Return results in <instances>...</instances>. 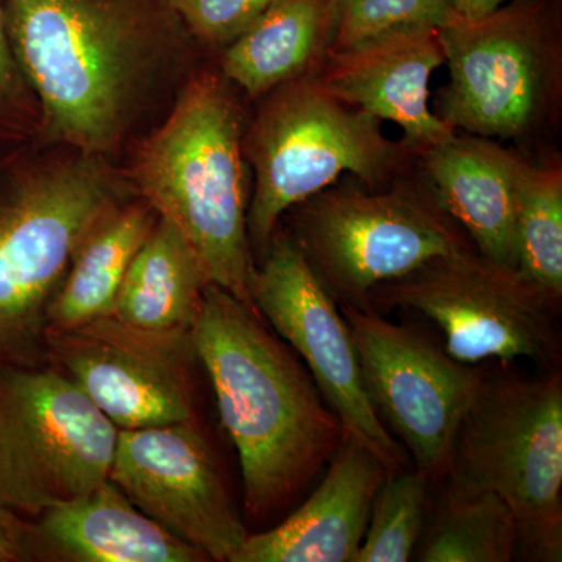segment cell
I'll return each instance as SVG.
<instances>
[{"mask_svg":"<svg viewBox=\"0 0 562 562\" xmlns=\"http://www.w3.org/2000/svg\"><path fill=\"white\" fill-rule=\"evenodd\" d=\"M443 482L505 501L516 520V557L561 561V372L483 379L458 428Z\"/></svg>","mask_w":562,"mask_h":562,"instance_id":"5","label":"cell"},{"mask_svg":"<svg viewBox=\"0 0 562 562\" xmlns=\"http://www.w3.org/2000/svg\"><path fill=\"white\" fill-rule=\"evenodd\" d=\"M25 527L27 517L0 505V562H29Z\"/></svg>","mask_w":562,"mask_h":562,"instance_id":"28","label":"cell"},{"mask_svg":"<svg viewBox=\"0 0 562 562\" xmlns=\"http://www.w3.org/2000/svg\"><path fill=\"white\" fill-rule=\"evenodd\" d=\"M109 480L209 561L232 562L249 535L199 422L120 430Z\"/></svg>","mask_w":562,"mask_h":562,"instance_id":"14","label":"cell"},{"mask_svg":"<svg viewBox=\"0 0 562 562\" xmlns=\"http://www.w3.org/2000/svg\"><path fill=\"white\" fill-rule=\"evenodd\" d=\"M250 297L262 319L306 362L347 436L379 458L387 472L403 471L405 450L372 406L341 308L290 236H273L251 276Z\"/></svg>","mask_w":562,"mask_h":562,"instance_id":"12","label":"cell"},{"mask_svg":"<svg viewBox=\"0 0 562 562\" xmlns=\"http://www.w3.org/2000/svg\"><path fill=\"white\" fill-rule=\"evenodd\" d=\"M243 140L255 172L247 210L251 251L265 258L284 213L327 190L344 173L376 188L401 166L405 144L383 135L380 120L328 94L314 77L269 92Z\"/></svg>","mask_w":562,"mask_h":562,"instance_id":"6","label":"cell"},{"mask_svg":"<svg viewBox=\"0 0 562 562\" xmlns=\"http://www.w3.org/2000/svg\"><path fill=\"white\" fill-rule=\"evenodd\" d=\"M517 269L553 297L562 295V173L525 165L516 209Z\"/></svg>","mask_w":562,"mask_h":562,"instance_id":"23","label":"cell"},{"mask_svg":"<svg viewBox=\"0 0 562 562\" xmlns=\"http://www.w3.org/2000/svg\"><path fill=\"white\" fill-rule=\"evenodd\" d=\"M443 63L438 29L419 25L328 52L314 79L338 101L397 124L403 144L424 154L457 133L428 106L432 72Z\"/></svg>","mask_w":562,"mask_h":562,"instance_id":"15","label":"cell"},{"mask_svg":"<svg viewBox=\"0 0 562 562\" xmlns=\"http://www.w3.org/2000/svg\"><path fill=\"white\" fill-rule=\"evenodd\" d=\"M209 283L183 233L158 216L122 281L113 316L144 331L192 333Z\"/></svg>","mask_w":562,"mask_h":562,"instance_id":"20","label":"cell"},{"mask_svg":"<svg viewBox=\"0 0 562 562\" xmlns=\"http://www.w3.org/2000/svg\"><path fill=\"white\" fill-rule=\"evenodd\" d=\"M117 435L54 366L0 364V505L32 519L98 490Z\"/></svg>","mask_w":562,"mask_h":562,"instance_id":"7","label":"cell"},{"mask_svg":"<svg viewBox=\"0 0 562 562\" xmlns=\"http://www.w3.org/2000/svg\"><path fill=\"white\" fill-rule=\"evenodd\" d=\"M192 40L227 47L276 0H168Z\"/></svg>","mask_w":562,"mask_h":562,"instance_id":"26","label":"cell"},{"mask_svg":"<svg viewBox=\"0 0 562 562\" xmlns=\"http://www.w3.org/2000/svg\"><path fill=\"white\" fill-rule=\"evenodd\" d=\"M452 18L447 0H338V25L330 52L350 49L401 29H439Z\"/></svg>","mask_w":562,"mask_h":562,"instance_id":"25","label":"cell"},{"mask_svg":"<svg viewBox=\"0 0 562 562\" xmlns=\"http://www.w3.org/2000/svg\"><path fill=\"white\" fill-rule=\"evenodd\" d=\"M47 355L117 430L199 422L192 333L144 331L111 314L49 333Z\"/></svg>","mask_w":562,"mask_h":562,"instance_id":"13","label":"cell"},{"mask_svg":"<svg viewBox=\"0 0 562 562\" xmlns=\"http://www.w3.org/2000/svg\"><path fill=\"white\" fill-rule=\"evenodd\" d=\"M47 143L103 157L192 40L168 0H0Z\"/></svg>","mask_w":562,"mask_h":562,"instance_id":"1","label":"cell"},{"mask_svg":"<svg viewBox=\"0 0 562 562\" xmlns=\"http://www.w3.org/2000/svg\"><path fill=\"white\" fill-rule=\"evenodd\" d=\"M243 157L238 106L220 77L201 72L144 140L133 177L140 199L183 233L211 283L255 308Z\"/></svg>","mask_w":562,"mask_h":562,"instance_id":"4","label":"cell"},{"mask_svg":"<svg viewBox=\"0 0 562 562\" xmlns=\"http://www.w3.org/2000/svg\"><path fill=\"white\" fill-rule=\"evenodd\" d=\"M431 483L419 469L387 473L373 497L368 528L353 562L413 560L425 527Z\"/></svg>","mask_w":562,"mask_h":562,"instance_id":"24","label":"cell"},{"mask_svg":"<svg viewBox=\"0 0 562 562\" xmlns=\"http://www.w3.org/2000/svg\"><path fill=\"white\" fill-rule=\"evenodd\" d=\"M157 220L144 199H131L87 236L50 303L47 335L113 314L122 281Z\"/></svg>","mask_w":562,"mask_h":562,"instance_id":"21","label":"cell"},{"mask_svg":"<svg viewBox=\"0 0 562 562\" xmlns=\"http://www.w3.org/2000/svg\"><path fill=\"white\" fill-rule=\"evenodd\" d=\"M558 302L519 269L473 250L428 262L369 297L372 308L409 310L438 325L447 353L464 364L524 358L546 368L560 361Z\"/></svg>","mask_w":562,"mask_h":562,"instance_id":"9","label":"cell"},{"mask_svg":"<svg viewBox=\"0 0 562 562\" xmlns=\"http://www.w3.org/2000/svg\"><path fill=\"white\" fill-rule=\"evenodd\" d=\"M27 143V140H25ZM0 149V364H49L47 312L81 243L132 192L103 157Z\"/></svg>","mask_w":562,"mask_h":562,"instance_id":"3","label":"cell"},{"mask_svg":"<svg viewBox=\"0 0 562 562\" xmlns=\"http://www.w3.org/2000/svg\"><path fill=\"white\" fill-rule=\"evenodd\" d=\"M38 127V105L11 50L0 9V149L25 143Z\"/></svg>","mask_w":562,"mask_h":562,"instance_id":"27","label":"cell"},{"mask_svg":"<svg viewBox=\"0 0 562 562\" xmlns=\"http://www.w3.org/2000/svg\"><path fill=\"white\" fill-rule=\"evenodd\" d=\"M362 380L380 419L401 438L416 469L443 482L454 438L482 386V372L372 306L341 305Z\"/></svg>","mask_w":562,"mask_h":562,"instance_id":"11","label":"cell"},{"mask_svg":"<svg viewBox=\"0 0 562 562\" xmlns=\"http://www.w3.org/2000/svg\"><path fill=\"white\" fill-rule=\"evenodd\" d=\"M414 554L422 562H509L517 554L516 520L494 492L447 484Z\"/></svg>","mask_w":562,"mask_h":562,"instance_id":"22","label":"cell"},{"mask_svg":"<svg viewBox=\"0 0 562 562\" xmlns=\"http://www.w3.org/2000/svg\"><path fill=\"white\" fill-rule=\"evenodd\" d=\"M387 473L347 436L308 501L271 530L247 535L232 562H353Z\"/></svg>","mask_w":562,"mask_h":562,"instance_id":"16","label":"cell"},{"mask_svg":"<svg viewBox=\"0 0 562 562\" xmlns=\"http://www.w3.org/2000/svg\"><path fill=\"white\" fill-rule=\"evenodd\" d=\"M509 0H447L453 16L461 20H476L501 9Z\"/></svg>","mask_w":562,"mask_h":562,"instance_id":"29","label":"cell"},{"mask_svg":"<svg viewBox=\"0 0 562 562\" xmlns=\"http://www.w3.org/2000/svg\"><path fill=\"white\" fill-rule=\"evenodd\" d=\"M450 81L443 122L480 138H520L546 116L557 83L553 14L547 0H509L476 20L438 29Z\"/></svg>","mask_w":562,"mask_h":562,"instance_id":"10","label":"cell"},{"mask_svg":"<svg viewBox=\"0 0 562 562\" xmlns=\"http://www.w3.org/2000/svg\"><path fill=\"white\" fill-rule=\"evenodd\" d=\"M192 341L238 452L247 516L261 522L299 497L347 432L290 347L217 284L203 291Z\"/></svg>","mask_w":562,"mask_h":562,"instance_id":"2","label":"cell"},{"mask_svg":"<svg viewBox=\"0 0 562 562\" xmlns=\"http://www.w3.org/2000/svg\"><path fill=\"white\" fill-rule=\"evenodd\" d=\"M29 562H205V554L139 512L111 480L27 517Z\"/></svg>","mask_w":562,"mask_h":562,"instance_id":"17","label":"cell"},{"mask_svg":"<svg viewBox=\"0 0 562 562\" xmlns=\"http://www.w3.org/2000/svg\"><path fill=\"white\" fill-rule=\"evenodd\" d=\"M338 0H276L225 47L222 74L251 98L308 76L330 52Z\"/></svg>","mask_w":562,"mask_h":562,"instance_id":"19","label":"cell"},{"mask_svg":"<svg viewBox=\"0 0 562 562\" xmlns=\"http://www.w3.org/2000/svg\"><path fill=\"white\" fill-rule=\"evenodd\" d=\"M292 227L290 238L341 305L371 306L375 288L472 250L432 195L406 187L327 188L299 203Z\"/></svg>","mask_w":562,"mask_h":562,"instance_id":"8","label":"cell"},{"mask_svg":"<svg viewBox=\"0 0 562 562\" xmlns=\"http://www.w3.org/2000/svg\"><path fill=\"white\" fill-rule=\"evenodd\" d=\"M431 195L479 254L517 269L516 209L527 162L480 136L441 140L422 154Z\"/></svg>","mask_w":562,"mask_h":562,"instance_id":"18","label":"cell"}]
</instances>
